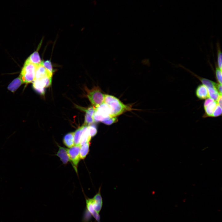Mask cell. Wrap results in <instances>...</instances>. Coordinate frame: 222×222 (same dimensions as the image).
Segmentation results:
<instances>
[{
	"label": "cell",
	"mask_w": 222,
	"mask_h": 222,
	"mask_svg": "<svg viewBox=\"0 0 222 222\" xmlns=\"http://www.w3.org/2000/svg\"><path fill=\"white\" fill-rule=\"evenodd\" d=\"M82 127L78 128L74 134V143L75 145H80V142L82 134Z\"/></svg>",
	"instance_id": "18"
},
{
	"label": "cell",
	"mask_w": 222,
	"mask_h": 222,
	"mask_svg": "<svg viewBox=\"0 0 222 222\" xmlns=\"http://www.w3.org/2000/svg\"><path fill=\"white\" fill-rule=\"evenodd\" d=\"M43 64L47 71L52 76L54 71L51 62L50 60H47L43 62Z\"/></svg>",
	"instance_id": "21"
},
{
	"label": "cell",
	"mask_w": 222,
	"mask_h": 222,
	"mask_svg": "<svg viewBox=\"0 0 222 222\" xmlns=\"http://www.w3.org/2000/svg\"><path fill=\"white\" fill-rule=\"evenodd\" d=\"M101 187L98 192L92 198L93 205L95 211L99 214L103 205L102 199L100 193Z\"/></svg>",
	"instance_id": "7"
},
{
	"label": "cell",
	"mask_w": 222,
	"mask_h": 222,
	"mask_svg": "<svg viewBox=\"0 0 222 222\" xmlns=\"http://www.w3.org/2000/svg\"><path fill=\"white\" fill-rule=\"evenodd\" d=\"M84 212L82 222H89L91 219L92 215L86 209L84 210Z\"/></svg>",
	"instance_id": "24"
},
{
	"label": "cell",
	"mask_w": 222,
	"mask_h": 222,
	"mask_svg": "<svg viewBox=\"0 0 222 222\" xmlns=\"http://www.w3.org/2000/svg\"><path fill=\"white\" fill-rule=\"evenodd\" d=\"M86 209L95 219L97 222H100V217L99 214L95 211L92 198H85Z\"/></svg>",
	"instance_id": "9"
},
{
	"label": "cell",
	"mask_w": 222,
	"mask_h": 222,
	"mask_svg": "<svg viewBox=\"0 0 222 222\" xmlns=\"http://www.w3.org/2000/svg\"><path fill=\"white\" fill-rule=\"evenodd\" d=\"M200 80L203 83V84L205 85L207 88H216V84L215 83L207 79L200 78Z\"/></svg>",
	"instance_id": "20"
},
{
	"label": "cell",
	"mask_w": 222,
	"mask_h": 222,
	"mask_svg": "<svg viewBox=\"0 0 222 222\" xmlns=\"http://www.w3.org/2000/svg\"><path fill=\"white\" fill-rule=\"evenodd\" d=\"M111 112L110 108L106 103L104 102L100 104L95 108L93 116L94 121L102 122L108 120L111 118Z\"/></svg>",
	"instance_id": "4"
},
{
	"label": "cell",
	"mask_w": 222,
	"mask_h": 222,
	"mask_svg": "<svg viewBox=\"0 0 222 222\" xmlns=\"http://www.w3.org/2000/svg\"><path fill=\"white\" fill-rule=\"evenodd\" d=\"M43 62L37 67L35 80L42 78L47 76L52 77V76L48 72L44 66Z\"/></svg>",
	"instance_id": "10"
},
{
	"label": "cell",
	"mask_w": 222,
	"mask_h": 222,
	"mask_svg": "<svg viewBox=\"0 0 222 222\" xmlns=\"http://www.w3.org/2000/svg\"><path fill=\"white\" fill-rule=\"evenodd\" d=\"M216 75L219 83L222 84V70L220 69L219 68H216Z\"/></svg>",
	"instance_id": "26"
},
{
	"label": "cell",
	"mask_w": 222,
	"mask_h": 222,
	"mask_svg": "<svg viewBox=\"0 0 222 222\" xmlns=\"http://www.w3.org/2000/svg\"><path fill=\"white\" fill-rule=\"evenodd\" d=\"M82 127V134L80 144V146L87 142H90L91 139L89 134L88 125H83Z\"/></svg>",
	"instance_id": "12"
},
{
	"label": "cell",
	"mask_w": 222,
	"mask_h": 222,
	"mask_svg": "<svg viewBox=\"0 0 222 222\" xmlns=\"http://www.w3.org/2000/svg\"><path fill=\"white\" fill-rule=\"evenodd\" d=\"M74 132H71L66 134L64 137L63 142L67 147L70 148L74 146Z\"/></svg>",
	"instance_id": "14"
},
{
	"label": "cell",
	"mask_w": 222,
	"mask_h": 222,
	"mask_svg": "<svg viewBox=\"0 0 222 222\" xmlns=\"http://www.w3.org/2000/svg\"><path fill=\"white\" fill-rule=\"evenodd\" d=\"M217 104V102L214 101L204 107L205 113L207 116H212L213 112Z\"/></svg>",
	"instance_id": "16"
},
{
	"label": "cell",
	"mask_w": 222,
	"mask_h": 222,
	"mask_svg": "<svg viewBox=\"0 0 222 222\" xmlns=\"http://www.w3.org/2000/svg\"><path fill=\"white\" fill-rule=\"evenodd\" d=\"M80 145H75L67 149L71 163L77 173V166L80 159Z\"/></svg>",
	"instance_id": "5"
},
{
	"label": "cell",
	"mask_w": 222,
	"mask_h": 222,
	"mask_svg": "<svg viewBox=\"0 0 222 222\" xmlns=\"http://www.w3.org/2000/svg\"><path fill=\"white\" fill-rule=\"evenodd\" d=\"M118 121L116 117H111L108 120L103 121L102 122L107 125H109L116 122Z\"/></svg>",
	"instance_id": "27"
},
{
	"label": "cell",
	"mask_w": 222,
	"mask_h": 222,
	"mask_svg": "<svg viewBox=\"0 0 222 222\" xmlns=\"http://www.w3.org/2000/svg\"><path fill=\"white\" fill-rule=\"evenodd\" d=\"M59 150L56 155L58 157L61 161L64 164H67L69 162H71V160L68 156L67 149L65 148L58 145Z\"/></svg>",
	"instance_id": "8"
},
{
	"label": "cell",
	"mask_w": 222,
	"mask_h": 222,
	"mask_svg": "<svg viewBox=\"0 0 222 222\" xmlns=\"http://www.w3.org/2000/svg\"><path fill=\"white\" fill-rule=\"evenodd\" d=\"M104 102L108 105L111 109V117L119 116L130 109L118 99L109 95L105 94Z\"/></svg>",
	"instance_id": "1"
},
{
	"label": "cell",
	"mask_w": 222,
	"mask_h": 222,
	"mask_svg": "<svg viewBox=\"0 0 222 222\" xmlns=\"http://www.w3.org/2000/svg\"><path fill=\"white\" fill-rule=\"evenodd\" d=\"M216 88L219 93L222 94V85L221 84H216Z\"/></svg>",
	"instance_id": "30"
},
{
	"label": "cell",
	"mask_w": 222,
	"mask_h": 222,
	"mask_svg": "<svg viewBox=\"0 0 222 222\" xmlns=\"http://www.w3.org/2000/svg\"><path fill=\"white\" fill-rule=\"evenodd\" d=\"M87 96L93 106L96 107L104 102L105 94L99 86H94L91 89L85 87Z\"/></svg>",
	"instance_id": "3"
},
{
	"label": "cell",
	"mask_w": 222,
	"mask_h": 222,
	"mask_svg": "<svg viewBox=\"0 0 222 222\" xmlns=\"http://www.w3.org/2000/svg\"><path fill=\"white\" fill-rule=\"evenodd\" d=\"M27 60L30 62L37 66L42 62L38 51H37L32 53Z\"/></svg>",
	"instance_id": "15"
},
{
	"label": "cell",
	"mask_w": 222,
	"mask_h": 222,
	"mask_svg": "<svg viewBox=\"0 0 222 222\" xmlns=\"http://www.w3.org/2000/svg\"><path fill=\"white\" fill-rule=\"evenodd\" d=\"M90 145V142H88L80 146V159H84L88 154Z\"/></svg>",
	"instance_id": "17"
},
{
	"label": "cell",
	"mask_w": 222,
	"mask_h": 222,
	"mask_svg": "<svg viewBox=\"0 0 222 222\" xmlns=\"http://www.w3.org/2000/svg\"><path fill=\"white\" fill-rule=\"evenodd\" d=\"M195 93L197 97L199 99H204L209 97L207 88L203 84L197 87Z\"/></svg>",
	"instance_id": "11"
},
{
	"label": "cell",
	"mask_w": 222,
	"mask_h": 222,
	"mask_svg": "<svg viewBox=\"0 0 222 222\" xmlns=\"http://www.w3.org/2000/svg\"><path fill=\"white\" fill-rule=\"evenodd\" d=\"M37 66L26 60L19 76L23 83L28 84L34 81Z\"/></svg>",
	"instance_id": "2"
},
{
	"label": "cell",
	"mask_w": 222,
	"mask_h": 222,
	"mask_svg": "<svg viewBox=\"0 0 222 222\" xmlns=\"http://www.w3.org/2000/svg\"><path fill=\"white\" fill-rule=\"evenodd\" d=\"M32 86L38 93L42 96L44 95L46 87L43 78L34 80L33 82Z\"/></svg>",
	"instance_id": "6"
},
{
	"label": "cell",
	"mask_w": 222,
	"mask_h": 222,
	"mask_svg": "<svg viewBox=\"0 0 222 222\" xmlns=\"http://www.w3.org/2000/svg\"><path fill=\"white\" fill-rule=\"evenodd\" d=\"M94 122L93 116L86 113L85 115L84 121L83 125H88Z\"/></svg>",
	"instance_id": "23"
},
{
	"label": "cell",
	"mask_w": 222,
	"mask_h": 222,
	"mask_svg": "<svg viewBox=\"0 0 222 222\" xmlns=\"http://www.w3.org/2000/svg\"><path fill=\"white\" fill-rule=\"evenodd\" d=\"M218 104L221 107L222 106V96L220 95L217 101Z\"/></svg>",
	"instance_id": "31"
},
{
	"label": "cell",
	"mask_w": 222,
	"mask_h": 222,
	"mask_svg": "<svg viewBox=\"0 0 222 222\" xmlns=\"http://www.w3.org/2000/svg\"><path fill=\"white\" fill-rule=\"evenodd\" d=\"M88 129L89 134L91 138L97 134V129L95 125L92 123L88 125Z\"/></svg>",
	"instance_id": "22"
},
{
	"label": "cell",
	"mask_w": 222,
	"mask_h": 222,
	"mask_svg": "<svg viewBox=\"0 0 222 222\" xmlns=\"http://www.w3.org/2000/svg\"><path fill=\"white\" fill-rule=\"evenodd\" d=\"M214 101V100L213 99H212L210 98L207 99L205 100V101L204 102V107H205L208 104H209L211 102H212Z\"/></svg>",
	"instance_id": "29"
},
{
	"label": "cell",
	"mask_w": 222,
	"mask_h": 222,
	"mask_svg": "<svg viewBox=\"0 0 222 222\" xmlns=\"http://www.w3.org/2000/svg\"><path fill=\"white\" fill-rule=\"evenodd\" d=\"M24 84L19 76L14 80L9 85L8 89L12 92H14L18 88Z\"/></svg>",
	"instance_id": "13"
},
{
	"label": "cell",
	"mask_w": 222,
	"mask_h": 222,
	"mask_svg": "<svg viewBox=\"0 0 222 222\" xmlns=\"http://www.w3.org/2000/svg\"><path fill=\"white\" fill-rule=\"evenodd\" d=\"M222 114V108L218 104L215 109L212 117H216L220 116Z\"/></svg>",
	"instance_id": "25"
},
{
	"label": "cell",
	"mask_w": 222,
	"mask_h": 222,
	"mask_svg": "<svg viewBox=\"0 0 222 222\" xmlns=\"http://www.w3.org/2000/svg\"><path fill=\"white\" fill-rule=\"evenodd\" d=\"M209 97L213 99L214 101H216L220 95L217 91L216 88H207Z\"/></svg>",
	"instance_id": "19"
},
{
	"label": "cell",
	"mask_w": 222,
	"mask_h": 222,
	"mask_svg": "<svg viewBox=\"0 0 222 222\" xmlns=\"http://www.w3.org/2000/svg\"><path fill=\"white\" fill-rule=\"evenodd\" d=\"M217 64L218 67L222 70V55L221 51L219 50L217 55Z\"/></svg>",
	"instance_id": "28"
}]
</instances>
